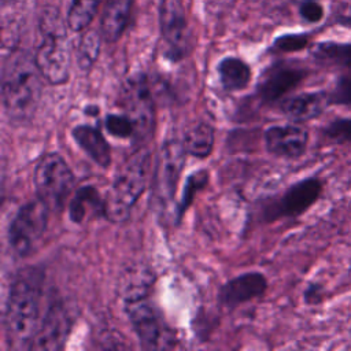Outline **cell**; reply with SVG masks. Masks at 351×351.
<instances>
[{"label":"cell","mask_w":351,"mask_h":351,"mask_svg":"<svg viewBox=\"0 0 351 351\" xmlns=\"http://www.w3.org/2000/svg\"><path fill=\"white\" fill-rule=\"evenodd\" d=\"M311 56L322 64L337 66L351 70V43H318L313 47Z\"/></svg>","instance_id":"cell-23"},{"label":"cell","mask_w":351,"mask_h":351,"mask_svg":"<svg viewBox=\"0 0 351 351\" xmlns=\"http://www.w3.org/2000/svg\"><path fill=\"white\" fill-rule=\"evenodd\" d=\"M44 271L27 266L14 276L4 311V329L8 344L14 348H29L40 325Z\"/></svg>","instance_id":"cell-1"},{"label":"cell","mask_w":351,"mask_h":351,"mask_svg":"<svg viewBox=\"0 0 351 351\" xmlns=\"http://www.w3.org/2000/svg\"><path fill=\"white\" fill-rule=\"evenodd\" d=\"M33 184L36 196L51 211H60L75 186V177L60 154L47 152L36 163Z\"/></svg>","instance_id":"cell-5"},{"label":"cell","mask_w":351,"mask_h":351,"mask_svg":"<svg viewBox=\"0 0 351 351\" xmlns=\"http://www.w3.org/2000/svg\"><path fill=\"white\" fill-rule=\"evenodd\" d=\"M292 1H303V0H292Z\"/></svg>","instance_id":"cell-35"},{"label":"cell","mask_w":351,"mask_h":351,"mask_svg":"<svg viewBox=\"0 0 351 351\" xmlns=\"http://www.w3.org/2000/svg\"><path fill=\"white\" fill-rule=\"evenodd\" d=\"M125 313L140 344L145 350H170L177 346V335L149 299L125 303Z\"/></svg>","instance_id":"cell-7"},{"label":"cell","mask_w":351,"mask_h":351,"mask_svg":"<svg viewBox=\"0 0 351 351\" xmlns=\"http://www.w3.org/2000/svg\"><path fill=\"white\" fill-rule=\"evenodd\" d=\"M329 106H351V74L337 77L333 88L326 92Z\"/></svg>","instance_id":"cell-30"},{"label":"cell","mask_w":351,"mask_h":351,"mask_svg":"<svg viewBox=\"0 0 351 351\" xmlns=\"http://www.w3.org/2000/svg\"><path fill=\"white\" fill-rule=\"evenodd\" d=\"M299 15L308 23H317L324 18V7L317 0H303L299 4Z\"/></svg>","instance_id":"cell-31"},{"label":"cell","mask_w":351,"mask_h":351,"mask_svg":"<svg viewBox=\"0 0 351 351\" xmlns=\"http://www.w3.org/2000/svg\"><path fill=\"white\" fill-rule=\"evenodd\" d=\"M208 180H210V174L206 169H200L188 176L182 195H181V197L177 203V208H176L177 222H181L184 214L188 211L189 206L192 204L196 193H199L202 189H204V186L208 184Z\"/></svg>","instance_id":"cell-26"},{"label":"cell","mask_w":351,"mask_h":351,"mask_svg":"<svg viewBox=\"0 0 351 351\" xmlns=\"http://www.w3.org/2000/svg\"><path fill=\"white\" fill-rule=\"evenodd\" d=\"M215 144V129L206 121L191 125L182 138V145L188 155L197 159H206L211 155Z\"/></svg>","instance_id":"cell-22"},{"label":"cell","mask_w":351,"mask_h":351,"mask_svg":"<svg viewBox=\"0 0 351 351\" xmlns=\"http://www.w3.org/2000/svg\"><path fill=\"white\" fill-rule=\"evenodd\" d=\"M307 75L308 70L295 62H274L261 73L256 82V93L263 103H276L296 89Z\"/></svg>","instance_id":"cell-12"},{"label":"cell","mask_w":351,"mask_h":351,"mask_svg":"<svg viewBox=\"0 0 351 351\" xmlns=\"http://www.w3.org/2000/svg\"><path fill=\"white\" fill-rule=\"evenodd\" d=\"M106 130L117 138H134L136 128L132 118L126 114H107L104 118Z\"/></svg>","instance_id":"cell-28"},{"label":"cell","mask_w":351,"mask_h":351,"mask_svg":"<svg viewBox=\"0 0 351 351\" xmlns=\"http://www.w3.org/2000/svg\"><path fill=\"white\" fill-rule=\"evenodd\" d=\"M133 4L134 0H106L99 25V32L106 43H117L123 36L130 23Z\"/></svg>","instance_id":"cell-18"},{"label":"cell","mask_w":351,"mask_h":351,"mask_svg":"<svg viewBox=\"0 0 351 351\" xmlns=\"http://www.w3.org/2000/svg\"><path fill=\"white\" fill-rule=\"evenodd\" d=\"M159 27L165 56L171 62L185 59L192 49V32L181 0H160Z\"/></svg>","instance_id":"cell-10"},{"label":"cell","mask_w":351,"mask_h":351,"mask_svg":"<svg viewBox=\"0 0 351 351\" xmlns=\"http://www.w3.org/2000/svg\"><path fill=\"white\" fill-rule=\"evenodd\" d=\"M265 145L267 152L277 158L298 159L307 149L308 132L295 123L273 125L265 132Z\"/></svg>","instance_id":"cell-14"},{"label":"cell","mask_w":351,"mask_h":351,"mask_svg":"<svg viewBox=\"0 0 351 351\" xmlns=\"http://www.w3.org/2000/svg\"><path fill=\"white\" fill-rule=\"evenodd\" d=\"M329 106L328 95L325 90L302 92L298 95L287 96L278 103L280 111L295 122H307L321 117Z\"/></svg>","instance_id":"cell-17"},{"label":"cell","mask_w":351,"mask_h":351,"mask_svg":"<svg viewBox=\"0 0 351 351\" xmlns=\"http://www.w3.org/2000/svg\"><path fill=\"white\" fill-rule=\"evenodd\" d=\"M324 296H325V288L319 282H310L303 292V300L308 306H315L322 303Z\"/></svg>","instance_id":"cell-32"},{"label":"cell","mask_w":351,"mask_h":351,"mask_svg":"<svg viewBox=\"0 0 351 351\" xmlns=\"http://www.w3.org/2000/svg\"><path fill=\"white\" fill-rule=\"evenodd\" d=\"M49 207L38 197L22 204L8 228V241L19 258H26L38 247L49 218Z\"/></svg>","instance_id":"cell-8"},{"label":"cell","mask_w":351,"mask_h":351,"mask_svg":"<svg viewBox=\"0 0 351 351\" xmlns=\"http://www.w3.org/2000/svg\"><path fill=\"white\" fill-rule=\"evenodd\" d=\"M77 145L100 167L107 169L111 165V147L103 132L90 125H77L71 130Z\"/></svg>","instance_id":"cell-19"},{"label":"cell","mask_w":351,"mask_h":351,"mask_svg":"<svg viewBox=\"0 0 351 351\" xmlns=\"http://www.w3.org/2000/svg\"><path fill=\"white\" fill-rule=\"evenodd\" d=\"M101 0H71L66 15L67 27L74 33L86 30L96 18Z\"/></svg>","instance_id":"cell-24"},{"label":"cell","mask_w":351,"mask_h":351,"mask_svg":"<svg viewBox=\"0 0 351 351\" xmlns=\"http://www.w3.org/2000/svg\"><path fill=\"white\" fill-rule=\"evenodd\" d=\"M100 32L95 29L88 27L82 32L75 48L77 66L80 67V70L86 73L96 63L100 53Z\"/></svg>","instance_id":"cell-25"},{"label":"cell","mask_w":351,"mask_h":351,"mask_svg":"<svg viewBox=\"0 0 351 351\" xmlns=\"http://www.w3.org/2000/svg\"><path fill=\"white\" fill-rule=\"evenodd\" d=\"M267 291V278L261 271H247L228 280L218 292L219 304L234 310L243 303L262 298Z\"/></svg>","instance_id":"cell-15"},{"label":"cell","mask_w":351,"mask_h":351,"mask_svg":"<svg viewBox=\"0 0 351 351\" xmlns=\"http://www.w3.org/2000/svg\"><path fill=\"white\" fill-rule=\"evenodd\" d=\"M71 315L62 299H52L29 344V350L53 351L64 347L71 330Z\"/></svg>","instance_id":"cell-13"},{"label":"cell","mask_w":351,"mask_h":351,"mask_svg":"<svg viewBox=\"0 0 351 351\" xmlns=\"http://www.w3.org/2000/svg\"><path fill=\"white\" fill-rule=\"evenodd\" d=\"M69 218L74 223H82L97 215H104V197L95 185L78 186L69 202Z\"/></svg>","instance_id":"cell-20"},{"label":"cell","mask_w":351,"mask_h":351,"mask_svg":"<svg viewBox=\"0 0 351 351\" xmlns=\"http://www.w3.org/2000/svg\"><path fill=\"white\" fill-rule=\"evenodd\" d=\"M219 82L228 92H239L248 86L252 70L250 64L237 56H225L217 66Z\"/></svg>","instance_id":"cell-21"},{"label":"cell","mask_w":351,"mask_h":351,"mask_svg":"<svg viewBox=\"0 0 351 351\" xmlns=\"http://www.w3.org/2000/svg\"><path fill=\"white\" fill-rule=\"evenodd\" d=\"M43 75L34 56L25 49H12L1 66V104L10 122H29L41 99Z\"/></svg>","instance_id":"cell-2"},{"label":"cell","mask_w":351,"mask_h":351,"mask_svg":"<svg viewBox=\"0 0 351 351\" xmlns=\"http://www.w3.org/2000/svg\"><path fill=\"white\" fill-rule=\"evenodd\" d=\"M155 277V271L147 263L128 265L118 278V293L123 304L149 298Z\"/></svg>","instance_id":"cell-16"},{"label":"cell","mask_w":351,"mask_h":351,"mask_svg":"<svg viewBox=\"0 0 351 351\" xmlns=\"http://www.w3.org/2000/svg\"><path fill=\"white\" fill-rule=\"evenodd\" d=\"M322 136L333 144H351V118L337 117L330 119L321 130Z\"/></svg>","instance_id":"cell-27"},{"label":"cell","mask_w":351,"mask_h":351,"mask_svg":"<svg viewBox=\"0 0 351 351\" xmlns=\"http://www.w3.org/2000/svg\"><path fill=\"white\" fill-rule=\"evenodd\" d=\"M339 22H340L341 25L347 26V27H351V8H350V11H347L346 14L340 15V18H339Z\"/></svg>","instance_id":"cell-33"},{"label":"cell","mask_w":351,"mask_h":351,"mask_svg":"<svg viewBox=\"0 0 351 351\" xmlns=\"http://www.w3.org/2000/svg\"><path fill=\"white\" fill-rule=\"evenodd\" d=\"M322 192L324 184L318 177L303 178L288 186L281 195L269 199L262 207V218L266 221L296 218L310 210Z\"/></svg>","instance_id":"cell-9"},{"label":"cell","mask_w":351,"mask_h":351,"mask_svg":"<svg viewBox=\"0 0 351 351\" xmlns=\"http://www.w3.org/2000/svg\"><path fill=\"white\" fill-rule=\"evenodd\" d=\"M350 335H351V328H350Z\"/></svg>","instance_id":"cell-36"},{"label":"cell","mask_w":351,"mask_h":351,"mask_svg":"<svg viewBox=\"0 0 351 351\" xmlns=\"http://www.w3.org/2000/svg\"><path fill=\"white\" fill-rule=\"evenodd\" d=\"M310 44V36L306 33H287L274 38L270 49L274 52L289 53L307 48Z\"/></svg>","instance_id":"cell-29"},{"label":"cell","mask_w":351,"mask_h":351,"mask_svg":"<svg viewBox=\"0 0 351 351\" xmlns=\"http://www.w3.org/2000/svg\"><path fill=\"white\" fill-rule=\"evenodd\" d=\"M119 104L136 128L134 141L145 145L155 128L154 82L144 73L129 75L119 90Z\"/></svg>","instance_id":"cell-6"},{"label":"cell","mask_w":351,"mask_h":351,"mask_svg":"<svg viewBox=\"0 0 351 351\" xmlns=\"http://www.w3.org/2000/svg\"><path fill=\"white\" fill-rule=\"evenodd\" d=\"M84 112H85L86 115H97V114L100 112V108H99L97 106H86L85 110H84Z\"/></svg>","instance_id":"cell-34"},{"label":"cell","mask_w":351,"mask_h":351,"mask_svg":"<svg viewBox=\"0 0 351 351\" xmlns=\"http://www.w3.org/2000/svg\"><path fill=\"white\" fill-rule=\"evenodd\" d=\"M67 21L59 8L48 5L43 10L38 30L41 40L33 53L37 69L49 85H63L69 81L71 51L67 38Z\"/></svg>","instance_id":"cell-3"},{"label":"cell","mask_w":351,"mask_h":351,"mask_svg":"<svg viewBox=\"0 0 351 351\" xmlns=\"http://www.w3.org/2000/svg\"><path fill=\"white\" fill-rule=\"evenodd\" d=\"M186 155L182 141L171 138L162 144L155 162L152 180L154 197L159 204L166 206L173 200Z\"/></svg>","instance_id":"cell-11"},{"label":"cell","mask_w":351,"mask_h":351,"mask_svg":"<svg viewBox=\"0 0 351 351\" xmlns=\"http://www.w3.org/2000/svg\"><path fill=\"white\" fill-rule=\"evenodd\" d=\"M151 167V151L145 145L136 148L118 170L104 197V218L121 223L129 219L132 208L143 195Z\"/></svg>","instance_id":"cell-4"}]
</instances>
